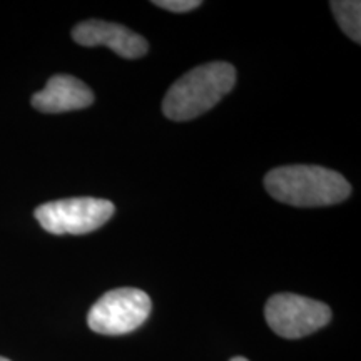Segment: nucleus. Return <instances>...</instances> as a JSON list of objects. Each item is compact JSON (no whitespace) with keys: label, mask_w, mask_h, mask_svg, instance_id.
<instances>
[{"label":"nucleus","mask_w":361,"mask_h":361,"mask_svg":"<svg viewBox=\"0 0 361 361\" xmlns=\"http://www.w3.org/2000/svg\"><path fill=\"white\" fill-rule=\"evenodd\" d=\"M264 188L273 200L296 207L331 206L348 200L350 183L340 173L322 166H281L269 171Z\"/></svg>","instance_id":"obj_1"},{"label":"nucleus","mask_w":361,"mask_h":361,"mask_svg":"<svg viewBox=\"0 0 361 361\" xmlns=\"http://www.w3.org/2000/svg\"><path fill=\"white\" fill-rule=\"evenodd\" d=\"M236 84V69L228 62H209L189 71L176 80L162 101V112L171 121H191L200 117Z\"/></svg>","instance_id":"obj_2"},{"label":"nucleus","mask_w":361,"mask_h":361,"mask_svg":"<svg viewBox=\"0 0 361 361\" xmlns=\"http://www.w3.org/2000/svg\"><path fill=\"white\" fill-rule=\"evenodd\" d=\"M116 207L111 201L99 197H71L40 204L35 209V219L47 233L56 236L64 234H87L96 231L112 218Z\"/></svg>","instance_id":"obj_3"},{"label":"nucleus","mask_w":361,"mask_h":361,"mask_svg":"<svg viewBox=\"0 0 361 361\" xmlns=\"http://www.w3.org/2000/svg\"><path fill=\"white\" fill-rule=\"evenodd\" d=\"M147 293L137 288H117L102 295L87 313V324L94 333L119 336L134 331L151 314Z\"/></svg>","instance_id":"obj_4"},{"label":"nucleus","mask_w":361,"mask_h":361,"mask_svg":"<svg viewBox=\"0 0 361 361\" xmlns=\"http://www.w3.org/2000/svg\"><path fill=\"white\" fill-rule=\"evenodd\" d=\"M264 316L278 336L298 340L326 326L331 319V310L311 298L279 293L268 300Z\"/></svg>","instance_id":"obj_5"},{"label":"nucleus","mask_w":361,"mask_h":361,"mask_svg":"<svg viewBox=\"0 0 361 361\" xmlns=\"http://www.w3.org/2000/svg\"><path fill=\"white\" fill-rule=\"evenodd\" d=\"M72 39L82 47H107L124 59L144 57L149 51L147 40L128 27L112 22L90 19L72 29Z\"/></svg>","instance_id":"obj_6"},{"label":"nucleus","mask_w":361,"mask_h":361,"mask_svg":"<svg viewBox=\"0 0 361 361\" xmlns=\"http://www.w3.org/2000/svg\"><path fill=\"white\" fill-rule=\"evenodd\" d=\"M30 102L35 109L45 114H61L92 106L94 92L78 78L56 74L49 79L42 90L34 94Z\"/></svg>","instance_id":"obj_7"},{"label":"nucleus","mask_w":361,"mask_h":361,"mask_svg":"<svg viewBox=\"0 0 361 361\" xmlns=\"http://www.w3.org/2000/svg\"><path fill=\"white\" fill-rule=\"evenodd\" d=\"M331 11L340 29L356 44L361 42V2L358 0H333Z\"/></svg>","instance_id":"obj_8"},{"label":"nucleus","mask_w":361,"mask_h":361,"mask_svg":"<svg viewBox=\"0 0 361 361\" xmlns=\"http://www.w3.org/2000/svg\"><path fill=\"white\" fill-rule=\"evenodd\" d=\"M152 4H154L156 7H161L164 8V11L176 12V13L191 12L194 8L202 6L201 0H156V2Z\"/></svg>","instance_id":"obj_9"},{"label":"nucleus","mask_w":361,"mask_h":361,"mask_svg":"<svg viewBox=\"0 0 361 361\" xmlns=\"http://www.w3.org/2000/svg\"><path fill=\"white\" fill-rule=\"evenodd\" d=\"M229 361H250V360L243 358V356H234V358H233V360H229Z\"/></svg>","instance_id":"obj_10"},{"label":"nucleus","mask_w":361,"mask_h":361,"mask_svg":"<svg viewBox=\"0 0 361 361\" xmlns=\"http://www.w3.org/2000/svg\"><path fill=\"white\" fill-rule=\"evenodd\" d=\"M0 361H11L8 358H4V356H0Z\"/></svg>","instance_id":"obj_11"}]
</instances>
